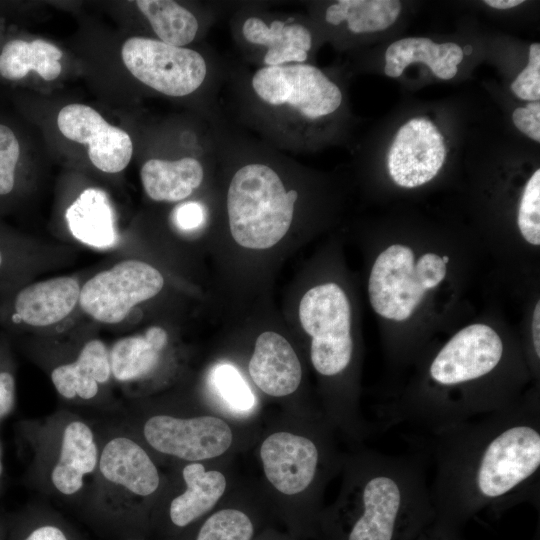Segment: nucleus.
Segmentation results:
<instances>
[{
    "label": "nucleus",
    "mask_w": 540,
    "mask_h": 540,
    "mask_svg": "<svg viewBox=\"0 0 540 540\" xmlns=\"http://www.w3.org/2000/svg\"><path fill=\"white\" fill-rule=\"evenodd\" d=\"M18 540H76L59 520L43 519L33 524Z\"/></svg>",
    "instance_id": "obj_28"
},
{
    "label": "nucleus",
    "mask_w": 540,
    "mask_h": 540,
    "mask_svg": "<svg viewBox=\"0 0 540 540\" xmlns=\"http://www.w3.org/2000/svg\"><path fill=\"white\" fill-rule=\"evenodd\" d=\"M529 57H540V44L539 43H533L529 47Z\"/></svg>",
    "instance_id": "obj_35"
},
{
    "label": "nucleus",
    "mask_w": 540,
    "mask_h": 540,
    "mask_svg": "<svg viewBox=\"0 0 540 540\" xmlns=\"http://www.w3.org/2000/svg\"><path fill=\"white\" fill-rule=\"evenodd\" d=\"M429 485L434 524L461 533L480 513L499 518L528 503L539 509L540 408L518 400L505 409L431 434Z\"/></svg>",
    "instance_id": "obj_1"
},
{
    "label": "nucleus",
    "mask_w": 540,
    "mask_h": 540,
    "mask_svg": "<svg viewBox=\"0 0 540 540\" xmlns=\"http://www.w3.org/2000/svg\"><path fill=\"white\" fill-rule=\"evenodd\" d=\"M80 285L73 277H56L21 288L11 302L12 321L32 327L53 325L79 302Z\"/></svg>",
    "instance_id": "obj_14"
},
{
    "label": "nucleus",
    "mask_w": 540,
    "mask_h": 540,
    "mask_svg": "<svg viewBox=\"0 0 540 540\" xmlns=\"http://www.w3.org/2000/svg\"><path fill=\"white\" fill-rule=\"evenodd\" d=\"M121 55L128 71L143 84L171 97L195 92L207 76L205 58L196 50L146 37H131Z\"/></svg>",
    "instance_id": "obj_8"
},
{
    "label": "nucleus",
    "mask_w": 540,
    "mask_h": 540,
    "mask_svg": "<svg viewBox=\"0 0 540 540\" xmlns=\"http://www.w3.org/2000/svg\"><path fill=\"white\" fill-rule=\"evenodd\" d=\"M240 32L247 44L262 49L263 66L305 63L312 46L308 28L293 20L267 22L252 15L243 20Z\"/></svg>",
    "instance_id": "obj_15"
},
{
    "label": "nucleus",
    "mask_w": 540,
    "mask_h": 540,
    "mask_svg": "<svg viewBox=\"0 0 540 540\" xmlns=\"http://www.w3.org/2000/svg\"><path fill=\"white\" fill-rule=\"evenodd\" d=\"M248 370L255 385L273 397L295 392L302 379L294 349L283 336L272 331L258 336Z\"/></svg>",
    "instance_id": "obj_16"
},
{
    "label": "nucleus",
    "mask_w": 540,
    "mask_h": 540,
    "mask_svg": "<svg viewBox=\"0 0 540 540\" xmlns=\"http://www.w3.org/2000/svg\"><path fill=\"white\" fill-rule=\"evenodd\" d=\"M299 319L312 338L310 358L315 370L326 377L344 372L353 356L351 308L344 291L335 283L311 288L300 301Z\"/></svg>",
    "instance_id": "obj_7"
},
{
    "label": "nucleus",
    "mask_w": 540,
    "mask_h": 540,
    "mask_svg": "<svg viewBox=\"0 0 540 540\" xmlns=\"http://www.w3.org/2000/svg\"><path fill=\"white\" fill-rule=\"evenodd\" d=\"M164 278L155 267L139 260H124L91 277L81 288V309L95 320L115 324L137 304L156 296Z\"/></svg>",
    "instance_id": "obj_9"
},
{
    "label": "nucleus",
    "mask_w": 540,
    "mask_h": 540,
    "mask_svg": "<svg viewBox=\"0 0 540 540\" xmlns=\"http://www.w3.org/2000/svg\"><path fill=\"white\" fill-rule=\"evenodd\" d=\"M298 192L287 190L269 164L250 162L232 176L227 191L230 232L236 243L249 249H267L288 232Z\"/></svg>",
    "instance_id": "obj_4"
},
{
    "label": "nucleus",
    "mask_w": 540,
    "mask_h": 540,
    "mask_svg": "<svg viewBox=\"0 0 540 540\" xmlns=\"http://www.w3.org/2000/svg\"><path fill=\"white\" fill-rule=\"evenodd\" d=\"M186 490L172 499L168 518L173 527L184 529L213 509L224 494L225 476L216 470L206 471L198 462L182 470Z\"/></svg>",
    "instance_id": "obj_19"
},
{
    "label": "nucleus",
    "mask_w": 540,
    "mask_h": 540,
    "mask_svg": "<svg viewBox=\"0 0 540 540\" xmlns=\"http://www.w3.org/2000/svg\"><path fill=\"white\" fill-rule=\"evenodd\" d=\"M406 246H389L376 258L368 281L370 303L380 316L394 321L408 319L425 292L438 286L446 276V264L435 253L414 262Z\"/></svg>",
    "instance_id": "obj_5"
},
{
    "label": "nucleus",
    "mask_w": 540,
    "mask_h": 540,
    "mask_svg": "<svg viewBox=\"0 0 540 540\" xmlns=\"http://www.w3.org/2000/svg\"><path fill=\"white\" fill-rule=\"evenodd\" d=\"M135 3L159 41L184 47L195 39L198 19L181 4L171 0H138Z\"/></svg>",
    "instance_id": "obj_24"
},
{
    "label": "nucleus",
    "mask_w": 540,
    "mask_h": 540,
    "mask_svg": "<svg viewBox=\"0 0 540 540\" xmlns=\"http://www.w3.org/2000/svg\"><path fill=\"white\" fill-rule=\"evenodd\" d=\"M254 98L271 112L289 119L313 121L334 113L342 93L319 68L295 63L262 66L250 80Z\"/></svg>",
    "instance_id": "obj_6"
},
{
    "label": "nucleus",
    "mask_w": 540,
    "mask_h": 540,
    "mask_svg": "<svg viewBox=\"0 0 540 540\" xmlns=\"http://www.w3.org/2000/svg\"><path fill=\"white\" fill-rule=\"evenodd\" d=\"M518 227L524 239L532 245L540 244V170L528 180L519 205Z\"/></svg>",
    "instance_id": "obj_26"
},
{
    "label": "nucleus",
    "mask_w": 540,
    "mask_h": 540,
    "mask_svg": "<svg viewBox=\"0 0 540 540\" xmlns=\"http://www.w3.org/2000/svg\"><path fill=\"white\" fill-rule=\"evenodd\" d=\"M14 402V376L9 371H0V421L12 411Z\"/></svg>",
    "instance_id": "obj_30"
},
{
    "label": "nucleus",
    "mask_w": 540,
    "mask_h": 540,
    "mask_svg": "<svg viewBox=\"0 0 540 540\" xmlns=\"http://www.w3.org/2000/svg\"><path fill=\"white\" fill-rule=\"evenodd\" d=\"M20 146L14 132L0 124V196L10 194L15 187V169Z\"/></svg>",
    "instance_id": "obj_27"
},
{
    "label": "nucleus",
    "mask_w": 540,
    "mask_h": 540,
    "mask_svg": "<svg viewBox=\"0 0 540 540\" xmlns=\"http://www.w3.org/2000/svg\"><path fill=\"white\" fill-rule=\"evenodd\" d=\"M99 455L91 427L81 420L68 422L62 430L58 454L50 471L54 489L65 496L77 494L85 478L96 472Z\"/></svg>",
    "instance_id": "obj_17"
},
{
    "label": "nucleus",
    "mask_w": 540,
    "mask_h": 540,
    "mask_svg": "<svg viewBox=\"0 0 540 540\" xmlns=\"http://www.w3.org/2000/svg\"><path fill=\"white\" fill-rule=\"evenodd\" d=\"M66 219L72 235L86 245L109 248L117 242L114 212L100 189L84 190L67 209Z\"/></svg>",
    "instance_id": "obj_21"
},
{
    "label": "nucleus",
    "mask_w": 540,
    "mask_h": 540,
    "mask_svg": "<svg viewBox=\"0 0 540 540\" xmlns=\"http://www.w3.org/2000/svg\"><path fill=\"white\" fill-rule=\"evenodd\" d=\"M260 457L268 481L285 495L307 490L321 463L319 445L314 440L285 431L273 433L263 441Z\"/></svg>",
    "instance_id": "obj_12"
},
{
    "label": "nucleus",
    "mask_w": 540,
    "mask_h": 540,
    "mask_svg": "<svg viewBox=\"0 0 540 540\" xmlns=\"http://www.w3.org/2000/svg\"><path fill=\"white\" fill-rule=\"evenodd\" d=\"M60 132L69 140L88 144L92 164L107 173L122 171L133 154L129 134L111 124L92 107L70 104L63 107L57 117Z\"/></svg>",
    "instance_id": "obj_11"
},
{
    "label": "nucleus",
    "mask_w": 540,
    "mask_h": 540,
    "mask_svg": "<svg viewBox=\"0 0 540 540\" xmlns=\"http://www.w3.org/2000/svg\"><path fill=\"white\" fill-rule=\"evenodd\" d=\"M204 207L198 202H186L177 206L173 212L175 225L183 231L198 229L205 221Z\"/></svg>",
    "instance_id": "obj_29"
},
{
    "label": "nucleus",
    "mask_w": 540,
    "mask_h": 540,
    "mask_svg": "<svg viewBox=\"0 0 540 540\" xmlns=\"http://www.w3.org/2000/svg\"><path fill=\"white\" fill-rule=\"evenodd\" d=\"M532 339L535 357L540 358V303L538 302L534 309L532 323Z\"/></svg>",
    "instance_id": "obj_32"
},
{
    "label": "nucleus",
    "mask_w": 540,
    "mask_h": 540,
    "mask_svg": "<svg viewBox=\"0 0 540 540\" xmlns=\"http://www.w3.org/2000/svg\"><path fill=\"white\" fill-rule=\"evenodd\" d=\"M531 114H534L537 119H540V103L539 101H533L527 104L525 107Z\"/></svg>",
    "instance_id": "obj_34"
},
{
    "label": "nucleus",
    "mask_w": 540,
    "mask_h": 540,
    "mask_svg": "<svg viewBox=\"0 0 540 540\" xmlns=\"http://www.w3.org/2000/svg\"><path fill=\"white\" fill-rule=\"evenodd\" d=\"M209 379L215 393L232 412L247 414L254 409L256 397L234 365L217 364L211 370Z\"/></svg>",
    "instance_id": "obj_25"
},
{
    "label": "nucleus",
    "mask_w": 540,
    "mask_h": 540,
    "mask_svg": "<svg viewBox=\"0 0 540 540\" xmlns=\"http://www.w3.org/2000/svg\"><path fill=\"white\" fill-rule=\"evenodd\" d=\"M504 358L503 341L493 328L469 325L432 358L426 384L412 391L414 399L430 421L442 426L488 414L505 399L481 385L497 374Z\"/></svg>",
    "instance_id": "obj_3"
},
{
    "label": "nucleus",
    "mask_w": 540,
    "mask_h": 540,
    "mask_svg": "<svg viewBox=\"0 0 540 540\" xmlns=\"http://www.w3.org/2000/svg\"><path fill=\"white\" fill-rule=\"evenodd\" d=\"M110 376L109 351L97 339L87 342L74 362L60 365L51 372L55 389L66 399L94 398L99 385L108 382Z\"/></svg>",
    "instance_id": "obj_18"
},
{
    "label": "nucleus",
    "mask_w": 540,
    "mask_h": 540,
    "mask_svg": "<svg viewBox=\"0 0 540 540\" xmlns=\"http://www.w3.org/2000/svg\"><path fill=\"white\" fill-rule=\"evenodd\" d=\"M101 484L119 498H145L160 484L158 469L146 450L135 440L118 435L100 449L96 469Z\"/></svg>",
    "instance_id": "obj_13"
},
{
    "label": "nucleus",
    "mask_w": 540,
    "mask_h": 540,
    "mask_svg": "<svg viewBox=\"0 0 540 540\" xmlns=\"http://www.w3.org/2000/svg\"><path fill=\"white\" fill-rule=\"evenodd\" d=\"M143 435L156 451L190 462L222 455L233 439L228 424L214 416L154 415L145 422Z\"/></svg>",
    "instance_id": "obj_10"
},
{
    "label": "nucleus",
    "mask_w": 540,
    "mask_h": 540,
    "mask_svg": "<svg viewBox=\"0 0 540 540\" xmlns=\"http://www.w3.org/2000/svg\"><path fill=\"white\" fill-rule=\"evenodd\" d=\"M353 471L349 502L324 518V540H413L434 523L421 457L370 452Z\"/></svg>",
    "instance_id": "obj_2"
},
{
    "label": "nucleus",
    "mask_w": 540,
    "mask_h": 540,
    "mask_svg": "<svg viewBox=\"0 0 540 540\" xmlns=\"http://www.w3.org/2000/svg\"><path fill=\"white\" fill-rule=\"evenodd\" d=\"M413 540H465L463 534L440 528L434 523Z\"/></svg>",
    "instance_id": "obj_31"
},
{
    "label": "nucleus",
    "mask_w": 540,
    "mask_h": 540,
    "mask_svg": "<svg viewBox=\"0 0 540 540\" xmlns=\"http://www.w3.org/2000/svg\"><path fill=\"white\" fill-rule=\"evenodd\" d=\"M143 188L152 200L176 202L190 196L202 183L204 168L194 157L152 158L140 171Z\"/></svg>",
    "instance_id": "obj_20"
},
{
    "label": "nucleus",
    "mask_w": 540,
    "mask_h": 540,
    "mask_svg": "<svg viewBox=\"0 0 540 540\" xmlns=\"http://www.w3.org/2000/svg\"><path fill=\"white\" fill-rule=\"evenodd\" d=\"M62 55L58 47L43 39L31 42L14 39L0 53V75L8 80H20L34 70L44 80L52 81L61 73Z\"/></svg>",
    "instance_id": "obj_23"
},
{
    "label": "nucleus",
    "mask_w": 540,
    "mask_h": 540,
    "mask_svg": "<svg viewBox=\"0 0 540 540\" xmlns=\"http://www.w3.org/2000/svg\"><path fill=\"white\" fill-rule=\"evenodd\" d=\"M523 0H485L484 3L495 9H509L522 4Z\"/></svg>",
    "instance_id": "obj_33"
},
{
    "label": "nucleus",
    "mask_w": 540,
    "mask_h": 540,
    "mask_svg": "<svg viewBox=\"0 0 540 540\" xmlns=\"http://www.w3.org/2000/svg\"><path fill=\"white\" fill-rule=\"evenodd\" d=\"M441 258H442V261H443L445 264L448 263V261H449V257H448V256H443V257H441Z\"/></svg>",
    "instance_id": "obj_38"
},
{
    "label": "nucleus",
    "mask_w": 540,
    "mask_h": 540,
    "mask_svg": "<svg viewBox=\"0 0 540 540\" xmlns=\"http://www.w3.org/2000/svg\"><path fill=\"white\" fill-rule=\"evenodd\" d=\"M167 342V332L159 326L117 340L109 352L111 375L120 382L147 376L157 367Z\"/></svg>",
    "instance_id": "obj_22"
},
{
    "label": "nucleus",
    "mask_w": 540,
    "mask_h": 540,
    "mask_svg": "<svg viewBox=\"0 0 540 540\" xmlns=\"http://www.w3.org/2000/svg\"><path fill=\"white\" fill-rule=\"evenodd\" d=\"M2 471H3V466H2L1 450H0V476H1V474H2Z\"/></svg>",
    "instance_id": "obj_37"
},
{
    "label": "nucleus",
    "mask_w": 540,
    "mask_h": 540,
    "mask_svg": "<svg viewBox=\"0 0 540 540\" xmlns=\"http://www.w3.org/2000/svg\"><path fill=\"white\" fill-rule=\"evenodd\" d=\"M384 72H385V74L387 76L394 78V76H395V65H393L390 62L386 63L385 67H384Z\"/></svg>",
    "instance_id": "obj_36"
}]
</instances>
